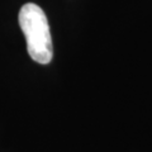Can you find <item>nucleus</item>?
I'll list each match as a JSON object with an SVG mask.
<instances>
[{
	"label": "nucleus",
	"mask_w": 152,
	"mask_h": 152,
	"mask_svg": "<svg viewBox=\"0 0 152 152\" xmlns=\"http://www.w3.org/2000/svg\"><path fill=\"white\" fill-rule=\"evenodd\" d=\"M18 20L26 37L27 51L31 58L41 65L50 64L53 57V47L43 9L34 3H27L19 10Z\"/></svg>",
	"instance_id": "f257e3e1"
}]
</instances>
